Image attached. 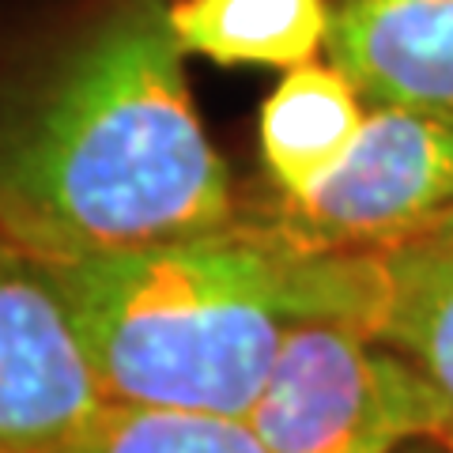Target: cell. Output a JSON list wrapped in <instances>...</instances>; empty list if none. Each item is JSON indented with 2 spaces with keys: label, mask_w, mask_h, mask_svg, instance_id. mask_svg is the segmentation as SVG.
I'll return each instance as SVG.
<instances>
[{
  "label": "cell",
  "mask_w": 453,
  "mask_h": 453,
  "mask_svg": "<svg viewBox=\"0 0 453 453\" xmlns=\"http://www.w3.org/2000/svg\"><path fill=\"white\" fill-rule=\"evenodd\" d=\"M378 314L371 336L408 356L453 408V250L401 242L374 253Z\"/></svg>",
  "instance_id": "9"
},
{
  "label": "cell",
  "mask_w": 453,
  "mask_h": 453,
  "mask_svg": "<svg viewBox=\"0 0 453 453\" xmlns=\"http://www.w3.org/2000/svg\"><path fill=\"white\" fill-rule=\"evenodd\" d=\"M65 453H268L246 419L106 401Z\"/></svg>",
  "instance_id": "10"
},
{
  "label": "cell",
  "mask_w": 453,
  "mask_h": 453,
  "mask_svg": "<svg viewBox=\"0 0 453 453\" xmlns=\"http://www.w3.org/2000/svg\"><path fill=\"white\" fill-rule=\"evenodd\" d=\"M371 106L333 61L288 68L261 103V163L276 186V201H306L325 186L356 148Z\"/></svg>",
  "instance_id": "7"
},
{
  "label": "cell",
  "mask_w": 453,
  "mask_h": 453,
  "mask_svg": "<svg viewBox=\"0 0 453 453\" xmlns=\"http://www.w3.org/2000/svg\"><path fill=\"white\" fill-rule=\"evenodd\" d=\"M106 401L250 419L303 321L374 329V253H303L265 219L57 268Z\"/></svg>",
  "instance_id": "2"
},
{
  "label": "cell",
  "mask_w": 453,
  "mask_h": 453,
  "mask_svg": "<svg viewBox=\"0 0 453 453\" xmlns=\"http://www.w3.org/2000/svg\"><path fill=\"white\" fill-rule=\"evenodd\" d=\"M170 0H73L0 42V231L53 268L238 223Z\"/></svg>",
  "instance_id": "1"
},
{
  "label": "cell",
  "mask_w": 453,
  "mask_h": 453,
  "mask_svg": "<svg viewBox=\"0 0 453 453\" xmlns=\"http://www.w3.org/2000/svg\"><path fill=\"white\" fill-rule=\"evenodd\" d=\"M170 31L186 57L223 68H299L329 42V0H170Z\"/></svg>",
  "instance_id": "8"
},
{
  "label": "cell",
  "mask_w": 453,
  "mask_h": 453,
  "mask_svg": "<svg viewBox=\"0 0 453 453\" xmlns=\"http://www.w3.org/2000/svg\"><path fill=\"white\" fill-rule=\"evenodd\" d=\"M325 57L366 106L453 125V0H336Z\"/></svg>",
  "instance_id": "6"
},
{
  "label": "cell",
  "mask_w": 453,
  "mask_h": 453,
  "mask_svg": "<svg viewBox=\"0 0 453 453\" xmlns=\"http://www.w3.org/2000/svg\"><path fill=\"white\" fill-rule=\"evenodd\" d=\"M453 208V125L371 106L356 148L306 201L265 223L303 253H381Z\"/></svg>",
  "instance_id": "4"
},
{
  "label": "cell",
  "mask_w": 453,
  "mask_h": 453,
  "mask_svg": "<svg viewBox=\"0 0 453 453\" xmlns=\"http://www.w3.org/2000/svg\"><path fill=\"white\" fill-rule=\"evenodd\" d=\"M250 427L268 453H453V408L442 389L359 325L303 321L283 340Z\"/></svg>",
  "instance_id": "3"
},
{
  "label": "cell",
  "mask_w": 453,
  "mask_h": 453,
  "mask_svg": "<svg viewBox=\"0 0 453 453\" xmlns=\"http://www.w3.org/2000/svg\"><path fill=\"white\" fill-rule=\"evenodd\" d=\"M416 238H423V242H438V246H449L453 250V208L449 211H442V216H438L427 231H419ZM408 242H412V238H408Z\"/></svg>",
  "instance_id": "11"
},
{
  "label": "cell",
  "mask_w": 453,
  "mask_h": 453,
  "mask_svg": "<svg viewBox=\"0 0 453 453\" xmlns=\"http://www.w3.org/2000/svg\"><path fill=\"white\" fill-rule=\"evenodd\" d=\"M103 404L57 268L0 231V453H65Z\"/></svg>",
  "instance_id": "5"
}]
</instances>
